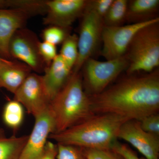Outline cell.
<instances>
[{"label": "cell", "mask_w": 159, "mask_h": 159, "mask_svg": "<svg viewBox=\"0 0 159 159\" xmlns=\"http://www.w3.org/2000/svg\"><path fill=\"white\" fill-rule=\"evenodd\" d=\"M14 95V99L34 117L48 108L51 103L42 76L35 73L29 74Z\"/></svg>", "instance_id": "9c48e42d"}, {"label": "cell", "mask_w": 159, "mask_h": 159, "mask_svg": "<svg viewBox=\"0 0 159 159\" xmlns=\"http://www.w3.org/2000/svg\"><path fill=\"white\" fill-rule=\"evenodd\" d=\"M79 35L78 36V55L77 61L72 69V74L81 70L84 62L92 57L101 41L103 20L87 7L82 16Z\"/></svg>", "instance_id": "8992f818"}, {"label": "cell", "mask_w": 159, "mask_h": 159, "mask_svg": "<svg viewBox=\"0 0 159 159\" xmlns=\"http://www.w3.org/2000/svg\"><path fill=\"white\" fill-rule=\"evenodd\" d=\"M111 148L120 154L125 159H146L139 157L128 145L120 143L117 140L114 142Z\"/></svg>", "instance_id": "83f0119b"}, {"label": "cell", "mask_w": 159, "mask_h": 159, "mask_svg": "<svg viewBox=\"0 0 159 159\" xmlns=\"http://www.w3.org/2000/svg\"><path fill=\"white\" fill-rule=\"evenodd\" d=\"M24 107L16 100H9L4 107L3 119L6 125L15 131L22 124L25 117Z\"/></svg>", "instance_id": "d6986e66"}, {"label": "cell", "mask_w": 159, "mask_h": 159, "mask_svg": "<svg viewBox=\"0 0 159 159\" xmlns=\"http://www.w3.org/2000/svg\"><path fill=\"white\" fill-rule=\"evenodd\" d=\"M128 66V61L125 55L103 61L92 57L88 58L80 70L86 93L89 96L100 93L122 72L126 71Z\"/></svg>", "instance_id": "5b68a950"}, {"label": "cell", "mask_w": 159, "mask_h": 159, "mask_svg": "<svg viewBox=\"0 0 159 159\" xmlns=\"http://www.w3.org/2000/svg\"><path fill=\"white\" fill-rule=\"evenodd\" d=\"M128 119L112 114H95L66 130L51 134L57 144L89 149L111 148L118 139L119 129Z\"/></svg>", "instance_id": "7a4b0ae2"}, {"label": "cell", "mask_w": 159, "mask_h": 159, "mask_svg": "<svg viewBox=\"0 0 159 159\" xmlns=\"http://www.w3.org/2000/svg\"><path fill=\"white\" fill-rule=\"evenodd\" d=\"M34 118V127L29 136L19 159L41 158L48 142L47 139L51 134L55 132V120L50 106Z\"/></svg>", "instance_id": "30bf717a"}, {"label": "cell", "mask_w": 159, "mask_h": 159, "mask_svg": "<svg viewBox=\"0 0 159 159\" xmlns=\"http://www.w3.org/2000/svg\"><path fill=\"white\" fill-rule=\"evenodd\" d=\"M88 1L86 0H51L48 1V10L43 19V24L64 29L82 16Z\"/></svg>", "instance_id": "7c38bea8"}, {"label": "cell", "mask_w": 159, "mask_h": 159, "mask_svg": "<svg viewBox=\"0 0 159 159\" xmlns=\"http://www.w3.org/2000/svg\"><path fill=\"white\" fill-rule=\"evenodd\" d=\"M61 44L59 54L72 70L78 57V36L70 34Z\"/></svg>", "instance_id": "44dd1931"}, {"label": "cell", "mask_w": 159, "mask_h": 159, "mask_svg": "<svg viewBox=\"0 0 159 159\" xmlns=\"http://www.w3.org/2000/svg\"><path fill=\"white\" fill-rule=\"evenodd\" d=\"M50 108L55 120L54 133L63 131L95 115L89 97L84 89L80 71L72 73L66 85L51 100Z\"/></svg>", "instance_id": "3957f363"}, {"label": "cell", "mask_w": 159, "mask_h": 159, "mask_svg": "<svg viewBox=\"0 0 159 159\" xmlns=\"http://www.w3.org/2000/svg\"><path fill=\"white\" fill-rule=\"evenodd\" d=\"M31 71L29 66L15 60L0 66V88L14 94Z\"/></svg>", "instance_id": "9a60e30c"}, {"label": "cell", "mask_w": 159, "mask_h": 159, "mask_svg": "<svg viewBox=\"0 0 159 159\" xmlns=\"http://www.w3.org/2000/svg\"><path fill=\"white\" fill-rule=\"evenodd\" d=\"M57 144L48 141L40 159H55L57 157Z\"/></svg>", "instance_id": "f1b7e54d"}, {"label": "cell", "mask_w": 159, "mask_h": 159, "mask_svg": "<svg viewBox=\"0 0 159 159\" xmlns=\"http://www.w3.org/2000/svg\"><path fill=\"white\" fill-rule=\"evenodd\" d=\"M113 2V0L88 1L87 7L103 19Z\"/></svg>", "instance_id": "4316f807"}, {"label": "cell", "mask_w": 159, "mask_h": 159, "mask_svg": "<svg viewBox=\"0 0 159 159\" xmlns=\"http://www.w3.org/2000/svg\"><path fill=\"white\" fill-rule=\"evenodd\" d=\"M159 21L158 17L145 22L116 27L104 26L101 35L102 56L106 60L116 59L124 56L136 33L143 27Z\"/></svg>", "instance_id": "52a82bcc"}, {"label": "cell", "mask_w": 159, "mask_h": 159, "mask_svg": "<svg viewBox=\"0 0 159 159\" xmlns=\"http://www.w3.org/2000/svg\"><path fill=\"white\" fill-rule=\"evenodd\" d=\"M128 75L150 73L159 66V21L143 27L136 33L125 54Z\"/></svg>", "instance_id": "277c9868"}, {"label": "cell", "mask_w": 159, "mask_h": 159, "mask_svg": "<svg viewBox=\"0 0 159 159\" xmlns=\"http://www.w3.org/2000/svg\"><path fill=\"white\" fill-rule=\"evenodd\" d=\"M140 125L143 130L159 136V115L152 114L145 117L140 121Z\"/></svg>", "instance_id": "d4e9b609"}, {"label": "cell", "mask_w": 159, "mask_h": 159, "mask_svg": "<svg viewBox=\"0 0 159 159\" xmlns=\"http://www.w3.org/2000/svg\"><path fill=\"white\" fill-rule=\"evenodd\" d=\"M57 144V159H87L82 148L72 145Z\"/></svg>", "instance_id": "603a6c76"}, {"label": "cell", "mask_w": 159, "mask_h": 159, "mask_svg": "<svg viewBox=\"0 0 159 159\" xmlns=\"http://www.w3.org/2000/svg\"><path fill=\"white\" fill-rule=\"evenodd\" d=\"M118 139L131 144L146 159H159V136L143 130L138 120H129L119 129Z\"/></svg>", "instance_id": "8fae6325"}, {"label": "cell", "mask_w": 159, "mask_h": 159, "mask_svg": "<svg viewBox=\"0 0 159 159\" xmlns=\"http://www.w3.org/2000/svg\"><path fill=\"white\" fill-rule=\"evenodd\" d=\"M29 136L7 138L0 131V159H19Z\"/></svg>", "instance_id": "ac0fdd59"}, {"label": "cell", "mask_w": 159, "mask_h": 159, "mask_svg": "<svg viewBox=\"0 0 159 159\" xmlns=\"http://www.w3.org/2000/svg\"><path fill=\"white\" fill-rule=\"evenodd\" d=\"M28 13L16 9H0V55L10 60L9 43L12 35L18 29L25 28L30 17Z\"/></svg>", "instance_id": "4fadbf2b"}, {"label": "cell", "mask_w": 159, "mask_h": 159, "mask_svg": "<svg viewBox=\"0 0 159 159\" xmlns=\"http://www.w3.org/2000/svg\"><path fill=\"white\" fill-rule=\"evenodd\" d=\"M39 50L47 67L50 65L57 55L56 46L47 42H40Z\"/></svg>", "instance_id": "484cf974"}, {"label": "cell", "mask_w": 159, "mask_h": 159, "mask_svg": "<svg viewBox=\"0 0 159 159\" xmlns=\"http://www.w3.org/2000/svg\"><path fill=\"white\" fill-rule=\"evenodd\" d=\"M47 2L44 0H0V9L21 10L34 16L46 14Z\"/></svg>", "instance_id": "e0dca14e"}, {"label": "cell", "mask_w": 159, "mask_h": 159, "mask_svg": "<svg viewBox=\"0 0 159 159\" xmlns=\"http://www.w3.org/2000/svg\"><path fill=\"white\" fill-rule=\"evenodd\" d=\"M70 29H64L57 26H51L43 32V41L54 45L62 43L67 36L70 34Z\"/></svg>", "instance_id": "7402d4cb"}, {"label": "cell", "mask_w": 159, "mask_h": 159, "mask_svg": "<svg viewBox=\"0 0 159 159\" xmlns=\"http://www.w3.org/2000/svg\"><path fill=\"white\" fill-rule=\"evenodd\" d=\"M129 76L100 93L89 96L95 114H112L140 121L159 110V72Z\"/></svg>", "instance_id": "6da1fadb"}, {"label": "cell", "mask_w": 159, "mask_h": 159, "mask_svg": "<svg viewBox=\"0 0 159 159\" xmlns=\"http://www.w3.org/2000/svg\"><path fill=\"white\" fill-rule=\"evenodd\" d=\"M87 159H125L120 154L111 148L89 149L82 148Z\"/></svg>", "instance_id": "cb8c5ba5"}, {"label": "cell", "mask_w": 159, "mask_h": 159, "mask_svg": "<svg viewBox=\"0 0 159 159\" xmlns=\"http://www.w3.org/2000/svg\"><path fill=\"white\" fill-rule=\"evenodd\" d=\"M39 43L33 31L25 28L18 29L12 35L9 43L11 58L20 61L35 73H43L47 66L40 54Z\"/></svg>", "instance_id": "ba28073f"}, {"label": "cell", "mask_w": 159, "mask_h": 159, "mask_svg": "<svg viewBox=\"0 0 159 159\" xmlns=\"http://www.w3.org/2000/svg\"><path fill=\"white\" fill-rule=\"evenodd\" d=\"M11 61L12 60H11L5 59V58L0 57V66L9 63L11 62Z\"/></svg>", "instance_id": "f546056e"}, {"label": "cell", "mask_w": 159, "mask_h": 159, "mask_svg": "<svg viewBox=\"0 0 159 159\" xmlns=\"http://www.w3.org/2000/svg\"><path fill=\"white\" fill-rule=\"evenodd\" d=\"M72 73V69L59 54L46 68L42 78L51 102L66 85Z\"/></svg>", "instance_id": "5bb4252c"}, {"label": "cell", "mask_w": 159, "mask_h": 159, "mask_svg": "<svg viewBox=\"0 0 159 159\" xmlns=\"http://www.w3.org/2000/svg\"><path fill=\"white\" fill-rule=\"evenodd\" d=\"M159 0L128 1L125 21L131 24L154 19L159 9Z\"/></svg>", "instance_id": "2e32d148"}, {"label": "cell", "mask_w": 159, "mask_h": 159, "mask_svg": "<svg viewBox=\"0 0 159 159\" xmlns=\"http://www.w3.org/2000/svg\"><path fill=\"white\" fill-rule=\"evenodd\" d=\"M128 1L113 0L107 13L103 17V25L107 27L123 25L125 22Z\"/></svg>", "instance_id": "ffe728a7"}]
</instances>
